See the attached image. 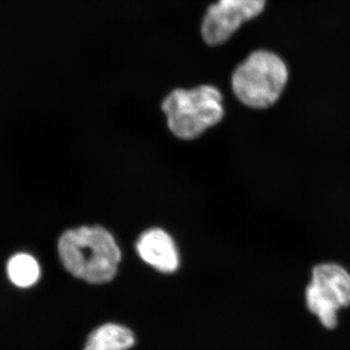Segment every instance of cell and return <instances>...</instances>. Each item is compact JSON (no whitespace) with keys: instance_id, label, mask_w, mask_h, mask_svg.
<instances>
[{"instance_id":"cell-6","label":"cell","mask_w":350,"mask_h":350,"mask_svg":"<svg viewBox=\"0 0 350 350\" xmlns=\"http://www.w3.org/2000/svg\"><path fill=\"white\" fill-rule=\"evenodd\" d=\"M140 258L161 273H174L179 266V255L174 239L162 229H151L138 239Z\"/></svg>"},{"instance_id":"cell-2","label":"cell","mask_w":350,"mask_h":350,"mask_svg":"<svg viewBox=\"0 0 350 350\" xmlns=\"http://www.w3.org/2000/svg\"><path fill=\"white\" fill-rule=\"evenodd\" d=\"M162 109L170 130L184 140L200 137L224 117L222 94L211 85L174 90L163 100Z\"/></svg>"},{"instance_id":"cell-1","label":"cell","mask_w":350,"mask_h":350,"mask_svg":"<svg viewBox=\"0 0 350 350\" xmlns=\"http://www.w3.org/2000/svg\"><path fill=\"white\" fill-rule=\"evenodd\" d=\"M57 252L68 273L91 284L111 282L122 258L115 239L100 226H84L64 232Z\"/></svg>"},{"instance_id":"cell-8","label":"cell","mask_w":350,"mask_h":350,"mask_svg":"<svg viewBox=\"0 0 350 350\" xmlns=\"http://www.w3.org/2000/svg\"><path fill=\"white\" fill-rule=\"evenodd\" d=\"M7 273L14 284L19 287H29L38 282L40 278V268L33 257L21 253L9 260Z\"/></svg>"},{"instance_id":"cell-5","label":"cell","mask_w":350,"mask_h":350,"mask_svg":"<svg viewBox=\"0 0 350 350\" xmlns=\"http://www.w3.org/2000/svg\"><path fill=\"white\" fill-rule=\"evenodd\" d=\"M267 0H218L207 8L202 20V39L208 46L227 42L246 22L264 11Z\"/></svg>"},{"instance_id":"cell-7","label":"cell","mask_w":350,"mask_h":350,"mask_svg":"<svg viewBox=\"0 0 350 350\" xmlns=\"http://www.w3.org/2000/svg\"><path fill=\"white\" fill-rule=\"evenodd\" d=\"M135 342V336L130 329L108 323L98 327L89 336L84 350H126Z\"/></svg>"},{"instance_id":"cell-3","label":"cell","mask_w":350,"mask_h":350,"mask_svg":"<svg viewBox=\"0 0 350 350\" xmlns=\"http://www.w3.org/2000/svg\"><path fill=\"white\" fill-rule=\"evenodd\" d=\"M288 75L282 57L271 51H254L234 69L232 91L246 107L266 109L273 107L282 96Z\"/></svg>"},{"instance_id":"cell-4","label":"cell","mask_w":350,"mask_h":350,"mask_svg":"<svg viewBox=\"0 0 350 350\" xmlns=\"http://www.w3.org/2000/svg\"><path fill=\"white\" fill-rule=\"evenodd\" d=\"M308 310L328 329L337 326L340 308L350 305V275L337 264H321L312 271V282L306 287Z\"/></svg>"}]
</instances>
